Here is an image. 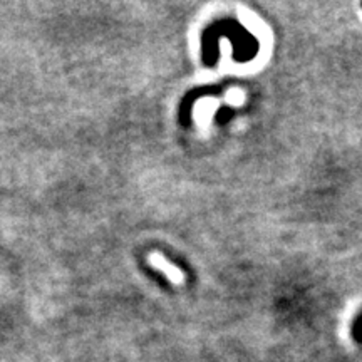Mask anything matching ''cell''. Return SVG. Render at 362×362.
<instances>
[{"label": "cell", "mask_w": 362, "mask_h": 362, "mask_svg": "<svg viewBox=\"0 0 362 362\" xmlns=\"http://www.w3.org/2000/svg\"><path fill=\"white\" fill-rule=\"evenodd\" d=\"M149 262H151V264L155 265L156 269H160V270L165 272V274L168 275V277H170L171 280H173L175 284H180L181 280H183V275H181L180 272L176 270L173 265H170L168 262H166L165 259H163L161 255H158V253H155V255H151V257H149Z\"/></svg>", "instance_id": "cell-1"}, {"label": "cell", "mask_w": 362, "mask_h": 362, "mask_svg": "<svg viewBox=\"0 0 362 362\" xmlns=\"http://www.w3.org/2000/svg\"><path fill=\"white\" fill-rule=\"evenodd\" d=\"M354 339L357 342H362V315L357 319V322L354 325Z\"/></svg>", "instance_id": "cell-2"}]
</instances>
